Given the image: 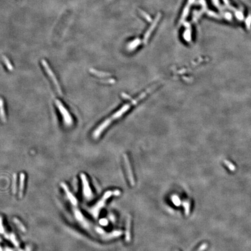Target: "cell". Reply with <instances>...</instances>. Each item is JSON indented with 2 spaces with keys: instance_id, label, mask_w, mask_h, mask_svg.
<instances>
[{
  "instance_id": "cell-1",
  "label": "cell",
  "mask_w": 251,
  "mask_h": 251,
  "mask_svg": "<svg viewBox=\"0 0 251 251\" xmlns=\"http://www.w3.org/2000/svg\"><path fill=\"white\" fill-rule=\"evenodd\" d=\"M71 15L72 11L70 9H66L62 13L54 27V29L53 31V33L54 35H58L64 31L69 22Z\"/></svg>"
},
{
  "instance_id": "cell-2",
  "label": "cell",
  "mask_w": 251,
  "mask_h": 251,
  "mask_svg": "<svg viewBox=\"0 0 251 251\" xmlns=\"http://www.w3.org/2000/svg\"><path fill=\"white\" fill-rule=\"evenodd\" d=\"M120 194V192L119 191H116L115 192H112V191H108L105 193L103 197V198L99 201V202L96 204L95 206L91 209V213L95 217H97L99 215V212L101 209L104 206L105 202L106 200L108 198H109L112 195H118Z\"/></svg>"
},
{
  "instance_id": "cell-3",
  "label": "cell",
  "mask_w": 251,
  "mask_h": 251,
  "mask_svg": "<svg viewBox=\"0 0 251 251\" xmlns=\"http://www.w3.org/2000/svg\"><path fill=\"white\" fill-rule=\"evenodd\" d=\"M124 164L126 166V169L127 171V175L129 178V181L132 186H134L135 185V178L134 175L133 173V171L131 168L130 163L129 161V158L126 155H124Z\"/></svg>"
},
{
  "instance_id": "cell-4",
  "label": "cell",
  "mask_w": 251,
  "mask_h": 251,
  "mask_svg": "<svg viewBox=\"0 0 251 251\" xmlns=\"http://www.w3.org/2000/svg\"><path fill=\"white\" fill-rule=\"evenodd\" d=\"M81 178H82L83 184V188H84L83 193L84 194V196L87 199L91 198L93 197V194L90 189V187H89L86 176L83 174H82Z\"/></svg>"
},
{
  "instance_id": "cell-5",
  "label": "cell",
  "mask_w": 251,
  "mask_h": 251,
  "mask_svg": "<svg viewBox=\"0 0 251 251\" xmlns=\"http://www.w3.org/2000/svg\"><path fill=\"white\" fill-rule=\"evenodd\" d=\"M126 223V239L127 242L131 240V233H130V228H131V218L129 217L127 219Z\"/></svg>"
},
{
  "instance_id": "cell-6",
  "label": "cell",
  "mask_w": 251,
  "mask_h": 251,
  "mask_svg": "<svg viewBox=\"0 0 251 251\" xmlns=\"http://www.w3.org/2000/svg\"><path fill=\"white\" fill-rule=\"evenodd\" d=\"M62 186L63 187L68 197L70 199V202L73 205L77 204V202L76 199L75 198V197H74L73 196V195L70 193V192L69 191V190H68V187H66V186L65 184H64L62 183Z\"/></svg>"
},
{
  "instance_id": "cell-7",
  "label": "cell",
  "mask_w": 251,
  "mask_h": 251,
  "mask_svg": "<svg viewBox=\"0 0 251 251\" xmlns=\"http://www.w3.org/2000/svg\"><path fill=\"white\" fill-rule=\"evenodd\" d=\"M24 175L22 173L20 175V195L22 194V192H23V190L24 188Z\"/></svg>"
},
{
  "instance_id": "cell-8",
  "label": "cell",
  "mask_w": 251,
  "mask_h": 251,
  "mask_svg": "<svg viewBox=\"0 0 251 251\" xmlns=\"http://www.w3.org/2000/svg\"><path fill=\"white\" fill-rule=\"evenodd\" d=\"M184 206L185 209V213L186 215H188L190 213V204L189 201H186L184 202Z\"/></svg>"
},
{
  "instance_id": "cell-9",
  "label": "cell",
  "mask_w": 251,
  "mask_h": 251,
  "mask_svg": "<svg viewBox=\"0 0 251 251\" xmlns=\"http://www.w3.org/2000/svg\"><path fill=\"white\" fill-rule=\"evenodd\" d=\"M13 221L15 222V224L18 226L19 228H20V229L22 231H25V228L24 227V225H23L20 222H19L18 220H17V219H15L13 220Z\"/></svg>"
},
{
  "instance_id": "cell-10",
  "label": "cell",
  "mask_w": 251,
  "mask_h": 251,
  "mask_svg": "<svg viewBox=\"0 0 251 251\" xmlns=\"http://www.w3.org/2000/svg\"><path fill=\"white\" fill-rule=\"evenodd\" d=\"M206 247H207V245L206 244H204L199 248L197 251H204L206 248Z\"/></svg>"
},
{
  "instance_id": "cell-11",
  "label": "cell",
  "mask_w": 251,
  "mask_h": 251,
  "mask_svg": "<svg viewBox=\"0 0 251 251\" xmlns=\"http://www.w3.org/2000/svg\"><path fill=\"white\" fill-rule=\"evenodd\" d=\"M13 251L12 249H9V248H6V251Z\"/></svg>"
},
{
  "instance_id": "cell-12",
  "label": "cell",
  "mask_w": 251,
  "mask_h": 251,
  "mask_svg": "<svg viewBox=\"0 0 251 251\" xmlns=\"http://www.w3.org/2000/svg\"><path fill=\"white\" fill-rule=\"evenodd\" d=\"M16 2H20L21 0H14Z\"/></svg>"
},
{
  "instance_id": "cell-13",
  "label": "cell",
  "mask_w": 251,
  "mask_h": 251,
  "mask_svg": "<svg viewBox=\"0 0 251 251\" xmlns=\"http://www.w3.org/2000/svg\"><path fill=\"white\" fill-rule=\"evenodd\" d=\"M0 251H2V248H1V246H0Z\"/></svg>"
},
{
  "instance_id": "cell-14",
  "label": "cell",
  "mask_w": 251,
  "mask_h": 251,
  "mask_svg": "<svg viewBox=\"0 0 251 251\" xmlns=\"http://www.w3.org/2000/svg\"></svg>"
}]
</instances>
